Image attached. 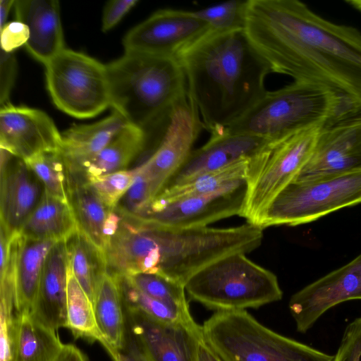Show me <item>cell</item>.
Listing matches in <instances>:
<instances>
[{
  "label": "cell",
  "mask_w": 361,
  "mask_h": 361,
  "mask_svg": "<svg viewBox=\"0 0 361 361\" xmlns=\"http://www.w3.org/2000/svg\"><path fill=\"white\" fill-rule=\"evenodd\" d=\"M245 32L271 72L326 87L361 111V32L297 0L247 1Z\"/></svg>",
  "instance_id": "1"
},
{
  "label": "cell",
  "mask_w": 361,
  "mask_h": 361,
  "mask_svg": "<svg viewBox=\"0 0 361 361\" xmlns=\"http://www.w3.org/2000/svg\"><path fill=\"white\" fill-rule=\"evenodd\" d=\"M262 239L263 229L248 222L230 228H171L127 216L111 238L106 258L117 275L159 274L185 287L204 267L231 254L249 253Z\"/></svg>",
  "instance_id": "2"
},
{
  "label": "cell",
  "mask_w": 361,
  "mask_h": 361,
  "mask_svg": "<svg viewBox=\"0 0 361 361\" xmlns=\"http://www.w3.org/2000/svg\"><path fill=\"white\" fill-rule=\"evenodd\" d=\"M188 94L210 133L235 121L265 94L267 61L244 30H212L176 56Z\"/></svg>",
  "instance_id": "3"
},
{
  "label": "cell",
  "mask_w": 361,
  "mask_h": 361,
  "mask_svg": "<svg viewBox=\"0 0 361 361\" xmlns=\"http://www.w3.org/2000/svg\"><path fill=\"white\" fill-rule=\"evenodd\" d=\"M106 68L111 106L146 133L163 125L188 95L186 78L176 57L125 53Z\"/></svg>",
  "instance_id": "4"
},
{
  "label": "cell",
  "mask_w": 361,
  "mask_h": 361,
  "mask_svg": "<svg viewBox=\"0 0 361 361\" xmlns=\"http://www.w3.org/2000/svg\"><path fill=\"white\" fill-rule=\"evenodd\" d=\"M361 114L348 98L324 86L294 81L268 92L224 128L230 133L280 140L335 120Z\"/></svg>",
  "instance_id": "5"
},
{
  "label": "cell",
  "mask_w": 361,
  "mask_h": 361,
  "mask_svg": "<svg viewBox=\"0 0 361 361\" xmlns=\"http://www.w3.org/2000/svg\"><path fill=\"white\" fill-rule=\"evenodd\" d=\"M189 298L216 312L259 308L283 296L277 277L238 252L195 274L185 284Z\"/></svg>",
  "instance_id": "6"
},
{
  "label": "cell",
  "mask_w": 361,
  "mask_h": 361,
  "mask_svg": "<svg viewBox=\"0 0 361 361\" xmlns=\"http://www.w3.org/2000/svg\"><path fill=\"white\" fill-rule=\"evenodd\" d=\"M202 329L222 361H334V355L269 329L245 310L215 312Z\"/></svg>",
  "instance_id": "7"
},
{
  "label": "cell",
  "mask_w": 361,
  "mask_h": 361,
  "mask_svg": "<svg viewBox=\"0 0 361 361\" xmlns=\"http://www.w3.org/2000/svg\"><path fill=\"white\" fill-rule=\"evenodd\" d=\"M323 126L270 140L252 159L240 214L247 222L255 225L268 205L296 179L310 160Z\"/></svg>",
  "instance_id": "8"
},
{
  "label": "cell",
  "mask_w": 361,
  "mask_h": 361,
  "mask_svg": "<svg viewBox=\"0 0 361 361\" xmlns=\"http://www.w3.org/2000/svg\"><path fill=\"white\" fill-rule=\"evenodd\" d=\"M361 203V171L310 180H293L268 205L255 225L298 226Z\"/></svg>",
  "instance_id": "9"
},
{
  "label": "cell",
  "mask_w": 361,
  "mask_h": 361,
  "mask_svg": "<svg viewBox=\"0 0 361 361\" xmlns=\"http://www.w3.org/2000/svg\"><path fill=\"white\" fill-rule=\"evenodd\" d=\"M44 66L47 90L61 111L78 118H87L111 106L106 65L64 48Z\"/></svg>",
  "instance_id": "10"
},
{
  "label": "cell",
  "mask_w": 361,
  "mask_h": 361,
  "mask_svg": "<svg viewBox=\"0 0 361 361\" xmlns=\"http://www.w3.org/2000/svg\"><path fill=\"white\" fill-rule=\"evenodd\" d=\"M202 128L198 109L188 95L171 111L154 152L135 168L148 183L153 200L185 161Z\"/></svg>",
  "instance_id": "11"
},
{
  "label": "cell",
  "mask_w": 361,
  "mask_h": 361,
  "mask_svg": "<svg viewBox=\"0 0 361 361\" xmlns=\"http://www.w3.org/2000/svg\"><path fill=\"white\" fill-rule=\"evenodd\" d=\"M124 309L126 345L136 350L145 361H197L202 329L194 319L165 324L139 310Z\"/></svg>",
  "instance_id": "12"
},
{
  "label": "cell",
  "mask_w": 361,
  "mask_h": 361,
  "mask_svg": "<svg viewBox=\"0 0 361 361\" xmlns=\"http://www.w3.org/2000/svg\"><path fill=\"white\" fill-rule=\"evenodd\" d=\"M247 180L219 190L178 199L164 204H149L135 216L171 228H192L240 214Z\"/></svg>",
  "instance_id": "13"
},
{
  "label": "cell",
  "mask_w": 361,
  "mask_h": 361,
  "mask_svg": "<svg viewBox=\"0 0 361 361\" xmlns=\"http://www.w3.org/2000/svg\"><path fill=\"white\" fill-rule=\"evenodd\" d=\"M212 30L192 11L164 8L131 29L123 44L125 53L176 57Z\"/></svg>",
  "instance_id": "14"
},
{
  "label": "cell",
  "mask_w": 361,
  "mask_h": 361,
  "mask_svg": "<svg viewBox=\"0 0 361 361\" xmlns=\"http://www.w3.org/2000/svg\"><path fill=\"white\" fill-rule=\"evenodd\" d=\"M361 171V114L322 127L312 154L295 180H310Z\"/></svg>",
  "instance_id": "15"
},
{
  "label": "cell",
  "mask_w": 361,
  "mask_h": 361,
  "mask_svg": "<svg viewBox=\"0 0 361 361\" xmlns=\"http://www.w3.org/2000/svg\"><path fill=\"white\" fill-rule=\"evenodd\" d=\"M352 300H361V254L294 293L288 307L304 334L330 308Z\"/></svg>",
  "instance_id": "16"
},
{
  "label": "cell",
  "mask_w": 361,
  "mask_h": 361,
  "mask_svg": "<svg viewBox=\"0 0 361 361\" xmlns=\"http://www.w3.org/2000/svg\"><path fill=\"white\" fill-rule=\"evenodd\" d=\"M61 134L44 111L9 103L0 109V148L23 159L61 151Z\"/></svg>",
  "instance_id": "17"
},
{
  "label": "cell",
  "mask_w": 361,
  "mask_h": 361,
  "mask_svg": "<svg viewBox=\"0 0 361 361\" xmlns=\"http://www.w3.org/2000/svg\"><path fill=\"white\" fill-rule=\"evenodd\" d=\"M1 149V229L18 233L39 202L44 186L25 161Z\"/></svg>",
  "instance_id": "18"
},
{
  "label": "cell",
  "mask_w": 361,
  "mask_h": 361,
  "mask_svg": "<svg viewBox=\"0 0 361 361\" xmlns=\"http://www.w3.org/2000/svg\"><path fill=\"white\" fill-rule=\"evenodd\" d=\"M270 140L253 135L230 133L224 128L212 132L205 145L190 152L165 188L184 183L243 160L252 159Z\"/></svg>",
  "instance_id": "19"
},
{
  "label": "cell",
  "mask_w": 361,
  "mask_h": 361,
  "mask_svg": "<svg viewBox=\"0 0 361 361\" xmlns=\"http://www.w3.org/2000/svg\"><path fill=\"white\" fill-rule=\"evenodd\" d=\"M68 254L66 240L56 242L44 262L30 313L49 327L66 328Z\"/></svg>",
  "instance_id": "20"
},
{
  "label": "cell",
  "mask_w": 361,
  "mask_h": 361,
  "mask_svg": "<svg viewBox=\"0 0 361 361\" xmlns=\"http://www.w3.org/2000/svg\"><path fill=\"white\" fill-rule=\"evenodd\" d=\"M14 8L16 20L29 29L25 47L36 60L44 65L64 49L58 1L17 0Z\"/></svg>",
  "instance_id": "21"
},
{
  "label": "cell",
  "mask_w": 361,
  "mask_h": 361,
  "mask_svg": "<svg viewBox=\"0 0 361 361\" xmlns=\"http://www.w3.org/2000/svg\"><path fill=\"white\" fill-rule=\"evenodd\" d=\"M128 123L118 112L89 125H74L61 134V152L70 175H78Z\"/></svg>",
  "instance_id": "22"
},
{
  "label": "cell",
  "mask_w": 361,
  "mask_h": 361,
  "mask_svg": "<svg viewBox=\"0 0 361 361\" xmlns=\"http://www.w3.org/2000/svg\"><path fill=\"white\" fill-rule=\"evenodd\" d=\"M9 337L10 361H58L65 346L56 330L30 312L14 314Z\"/></svg>",
  "instance_id": "23"
},
{
  "label": "cell",
  "mask_w": 361,
  "mask_h": 361,
  "mask_svg": "<svg viewBox=\"0 0 361 361\" xmlns=\"http://www.w3.org/2000/svg\"><path fill=\"white\" fill-rule=\"evenodd\" d=\"M96 321L112 357L123 351L126 341L124 305L116 276L107 272L102 277L93 303Z\"/></svg>",
  "instance_id": "24"
},
{
  "label": "cell",
  "mask_w": 361,
  "mask_h": 361,
  "mask_svg": "<svg viewBox=\"0 0 361 361\" xmlns=\"http://www.w3.org/2000/svg\"><path fill=\"white\" fill-rule=\"evenodd\" d=\"M56 242L26 238L21 235L16 269V313L31 312L37 295L45 260Z\"/></svg>",
  "instance_id": "25"
},
{
  "label": "cell",
  "mask_w": 361,
  "mask_h": 361,
  "mask_svg": "<svg viewBox=\"0 0 361 361\" xmlns=\"http://www.w3.org/2000/svg\"><path fill=\"white\" fill-rule=\"evenodd\" d=\"M78 230L69 202L46 190L23 225L20 233L26 238L59 241L66 240Z\"/></svg>",
  "instance_id": "26"
},
{
  "label": "cell",
  "mask_w": 361,
  "mask_h": 361,
  "mask_svg": "<svg viewBox=\"0 0 361 361\" xmlns=\"http://www.w3.org/2000/svg\"><path fill=\"white\" fill-rule=\"evenodd\" d=\"M68 200L78 230L103 252L104 228L113 210L106 206L87 180L78 176L69 175Z\"/></svg>",
  "instance_id": "27"
},
{
  "label": "cell",
  "mask_w": 361,
  "mask_h": 361,
  "mask_svg": "<svg viewBox=\"0 0 361 361\" xmlns=\"http://www.w3.org/2000/svg\"><path fill=\"white\" fill-rule=\"evenodd\" d=\"M147 133L142 128L127 123L107 145L75 176L88 180L119 171L126 170L129 164L144 149Z\"/></svg>",
  "instance_id": "28"
},
{
  "label": "cell",
  "mask_w": 361,
  "mask_h": 361,
  "mask_svg": "<svg viewBox=\"0 0 361 361\" xmlns=\"http://www.w3.org/2000/svg\"><path fill=\"white\" fill-rule=\"evenodd\" d=\"M66 245L73 273L93 304L106 273L104 253L78 230L66 239Z\"/></svg>",
  "instance_id": "29"
},
{
  "label": "cell",
  "mask_w": 361,
  "mask_h": 361,
  "mask_svg": "<svg viewBox=\"0 0 361 361\" xmlns=\"http://www.w3.org/2000/svg\"><path fill=\"white\" fill-rule=\"evenodd\" d=\"M251 161L243 160L184 183L165 188L149 204H164L187 197L209 193L238 182L247 180Z\"/></svg>",
  "instance_id": "30"
},
{
  "label": "cell",
  "mask_w": 361,
  "mask_h": 361,
  "mask_svg": "<svg viewBox=\"0 0 361 361\" xmlns=\"http://www.w3.org/2000/svg\"><path fill=\"white\" fill-rule=\"evenodd\" d=\"M66 328L75 338L99 341L105 346V341L98 327L94 306L76 280L69 264L68 269Z\"/></svg>",
  "instance_id": "31"
},
{
  "label": "cell",
  "mask_w": 361,
  "mask_h": 361,
  "mask_svg": "<svg viewBox=\"0 0 361 361\" xmlns=\"http://www.w3.org/2000/svg\"><path fill=\"white\" fill-rule=\"evenodd\" d=\"M125 307L142 312L165 324H177L192 320L189 307L171 305L155 299L135 287L126 277H117Z\"/></svg>",
  "instance_id": "32"
},
{
  "label": "cell",
  "mask_w": 361,
  "mask_h": 361,
  "mask_svg": "<svg viewBox=\"0 0 361 361\" xmlns=\"http://www.w3.org/2000/svg\"><path fill=\"white\" fill-rule=\"evenodd\" d=\"M50 194L68 200L69 172L61 151H45L24 160Z\"/></svg>",
  "instance_id": "33"
},
{
  "label": "cell",
  "mask_w": 361,
  "mask_h": 361,
  "mask_svg": "<svg viewBox=\"0 0 361 361\" xmlns=\"http://www.w3.org/2000/svg\"><path fill=\"white\" fill-rule=\"evenodd\" d=\"M124 277L150 297L171 305L189 307L184 286L164 275L140 273Z\"/></svg>",
  "instance_id": "34"
},
{
  "label": "cell",
  "mask_w": 361,
  "mask_h": 361,
  "mask_svg": "<svg viewBox=\"0 0 361 361\" xmlns=\"http://www.w3.org/2000/svg\"><path fill=\"white\" fill-rule=\"evenodd\" d=\"M246 6L247 1L232 0L192 12L213 30L228 32L244 30Z\"/></svg>",
  "instance_id": "35"
},
{
  "label": "cell",
  "mask_w": 361,
  "mask_h": 361,
  "mask_svg": "<svg viewBox=\"0 0 361 361\" xmlns=\"http://www.w3.org/2000/svg\"><path fill=\"white\" fill-rule=\"evenodd\" d=\"M135 170H123L87 180L102 202L114 210L135 180Z\"/></svg>",
  "instance_id": "36"
},
{
  "label": "cell",
  "mask_w": 361,
  "mask_h": 361,
  "mask_svg": "<svg viewBox=\"0 0 361 361\" xmlns=\"http://www.w3.org/2000/svg\"><path fill=\"white\" fill-rule=\"evenodd\" d=\"M334 361H361V317L346 326Z\"/></svg>",
  "instance_id": "37"
},
{
  "label": "cell",
  "mask_w": 361,
  "mask_h": 361,
  "mask_svg": "<svg viewBox=\"0 0 361 361\" xmlns=\"http://www.w3.org/2000/svg\"><path fill=\"white\" fill-rule=\"evenodd\" d=\"M17 74V61L13 52L0 54V104L1 107L11 103L10 93Z\"/></svg>",
  "instance_id": "38"
},
{
  "label": "cell",
  "mask_w": 361,
  "mask_h": 361,
  "mask_svg": "<svg viewBox=\"0 0 361 361\" xmlns=\"http://www.w3.org/2000/svg\"><path fill=\"white\" fill-rule=\"evenodd\" d=\"M0 31L1 50L8 53L25 45L30 37L27 26L18 20L7 23Z\"/></svg>",
  "instance_id": "39"
},
{
  "label": "cell",
  "mask_w": 361,
  "mask_h": 361,
  "mask_svg": "<svg viewBox=\"0 0 361 361\" xmlns=\"http://www.w3.org/2000/svg\"><path fill=\"white\" fill-rule=\"evenodd\" d=\"M138 2L137 0H114L105 6L102 30L107 32L116 26Z\"/></svg>",
  "instance_id": "40"
},
{
  "label": "cell",
  "mask_w": 361,
  "mask_h": 361,
  "mask_svg": "<svg viewBox=\"0 0 361 361\" xmlns=\"http://www.w3.org/2000/svg\"><path fill=\"white\" fill-rule=\"evenodd\" d=\"M197 361H222L206 343L203 335L197 345Z\"/></svg>",
  "instance_id": "41"
},
{
  "label": "cell",
  "mask_w": 361,
  "mask_h": 361,
  "mask_svg": "<svg viewBox=\"0 0 361 361\" xmlns=\"http://www.w3.org/2000/svg\"><path fill=\"white\" fill-rule=\"evenodd\" d=\"M58 361H88V360L76 346L72 344H65Z\"/></svg>",
  "instance_id": "42"
},
{
  "label": "cell",
  "mask_w": 361,
  "mask_h": 361,
  "mask_svg": "<svg viewBox=\"0 0 361 361\" xmlns=\"http://www.w3.org/2000/svg\"><path fill=\"white\" fill-rule=\"evenodd\" d=\"M111 357L114 361H145L136 350L128 345L123 351L116 353Z\"/></svg>",
  "instance_id": "43"
},
{
  "label": "cell",
  "mask_w": 361,
  "mask_h": 361,
  "mask_svg": "<svg viewBox=\"0 0 361 361\" xmlns=\"http://www.w3.org/2000/svg\"><path fill=\"white\" fill-rule=\"evenodd\" d=\"M15 1V0H0V30L7 23L9 11L14 6Z\"/></svg>",
  "instance_id": "44"
},
{
  "label": "cell",
  "mask_w": 361,
  "mask_h": 361,
  "mask_svg": "<svg viewBox=\"0 0 361 361\" xmlns=\"http://www.w3.org/2000/svg\"><path fill=\"white\" fill-rule=\"evenodd\" d=\"M345 2L361 12V0H346Z\"/></svg>",
  "instance_id": "45"
}]
</instances>
